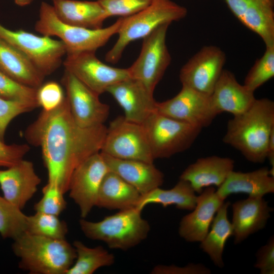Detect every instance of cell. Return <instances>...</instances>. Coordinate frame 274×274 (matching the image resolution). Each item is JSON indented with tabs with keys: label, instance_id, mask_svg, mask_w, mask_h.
Here are the masks:
<instances>
[{
	"label": "cell",
	"instance_id": "cell-1",
	"mask_svg": "<svg viewBox=\"0 0 274 274\" xmlns=\"http://www.w3.org/2000/svg\"><path fill=\"white\" fill-rule=\"evenodd\" d=\"M107 129L104 124L89 128L79 126L73 118L65 96L55 109L43 110L27 127L24 137L30 145L41 149L47 183L65 194L75 169L100 151Z\"/></svg>",
	"mask_w": 274,
	"mask_h": 274
},
{
	"label": "cell",
	"instance_id": "cell-2",
	"mask_svg": "<svg viewBox=\"0 0 274 274\" xmlns=\"http://www.w3.org/2000/svg\"><path fill=\"white\" fill-rule=\"evenodd\" d=\"M273 131V101L256 99L248 110L228 120L223 142L239 151L248 161L262 163L267 159Z\"/></svg>",
	"mask_w": 274,
	"mask_h": 274
},
{
	"label": "cell",
	"instance_id": "cell-3",
	"mask_svg": "<svg viewBox=\"0 0 274 274\" xmlns=\"http://www.w3.org/2000/svg\"><path fill=\"white\" fill-rule=\"evenodd\" d=\"M13 241L12 249L19 259V267L30 274H65L76 258L74 247L65 239L25 232Z\"/></svg>",
	"mask_w": 274,
	"mask_h": 274
},
{
	"label": "cell",
	"instance_id": "cell-4",
	"mask_svg": "<svg viewBox=\"0 0 274 274\" xmlns=\"http://www.w3.org/2000/svg\"><path fill=\"white\" fill-rule=\"evenodd\" d=\"M135 207L120 210L92 222L81 218L80 229L87 238L104 242L110 249L127 251L146 239L150 225Z\"/></svg>",
	"mask_w": 274,
	"mask_h": 274
},
{
	"label": "cell",
	"instance_id": "cell-5",
	"mask_svg": "<svg viewBox=\"0 0 274 274\" xmlns=\"http://www.w3.org/2000/svg\"><path fill=\"white\" fill-rule=\"evenodd\" d=\"M187 9L172 0H152L151 4L139 12L122 17L117 34L118 38L105 55L110 63H117L131 42L144 39L164 24H171L185 18Z\"/></svg>",
	"mask_w": 274,
	"mask_h": 274
},
{
	"label": "cell",
	"instance_id": "cell-6",
	"mask_svg": "<svg viewBox=\"0 0 274 274\" xmlns=\"http://www.w3.org/2000/svg\"><path fill=\"white\" fill-rule=\"evenodd\" d=\"M122 21L119 18L106 27L92 29L67 24L57 16L52 5L42 2L35 28L43 36L56 37L64 44L66 54L94 52L105 45L117 34Z\"/></svg>",
	"mask_w": 274,
	"mask_h": 274
},
{
	"label": "cell",
	"instance_id": "cell-7",
	"mask_svg": "<svg viewBox=\"0 0 274 274\" xmlns=\"http://www.w3.org/2000/svg\"><path fill=\"white\" fill-rule=\"evenodd\" d=\"M142 125L154 160L168 158L187 150L202 129L156 111Z\"/></svg>",
	"mask_w": 274,
	"mask_h": 274
},
{
	"label": "cell",
	"instance_id": "cell-8",
	"mask_svg": "<svg viewBox=\"0 0 274 274\" xmlns=\"http://www.w3.org/2000/svg\"><path fill=\"white\" fill-rule=\"evenodd\" d=\"M0 38L24 55L45 77L60 66L66 53L60 40L22 29H9L1 23Z\"/></svg>",
	"mask_w": 274,
	"mask_h": 274
},
{
	"label": "cell",
	"instance_id": "cell-9",
	"mask_svg": "<svg viewBox=\"0 0 274 274\" xmlns=\"http://www.w3.org/2000/svg\"><path fill=\"white\" fill-rule=\"evenodd\" d=\"M170 24L159 26L143 39L139 56L127 68L130 77L140 82L153 94L172 60L166 43Z\"/></svg>",
	"mask_w": 274,
	"mask_h": 274
},
{
	"label": "cell",
	"instance_id": "cell-10",
	"mask_svg": "<svg viewBox=\"0 0 274 274\" xmlns=\"http://www.w3.org/2000/svg\"><path fill=\"white\" fill-rule=\"evenodd\" d=\"M100 152L118 159L154 161L143 125L129 121L123 116L111 122Z\"/></svg>",
	"mask_w": 274,
	"mask_h": 274
},
{
	"label": "cell",
	"instance_id": "cell-11",
	"mask_svg": "<svg viewBox=\"0 0 274 274\" xmlns=\"http://www.w3.org/2000/svg\"><path fill=\"white\" fill-rule=\"evenodd\" d=\"M65 70L100 95L119 82L130 78L128 68L115 67L100 61L94 52L66 55Z\"/></svg>",
	"mask_w": 274,
	"mask_h": 274
},
{
	"label": "cell",
	"instance_id": "cell-12",
	"mask_svg": "<svg viewBox=\"0 0 274 274\" xmlns=\"http://www.w3.org/2000/svg\"><path fill=\"white\" fill-rule=\"evenodd\" d=\"M226 61V54L219 47H202L181 67L182 86L211 95Z\"/></svg>",
	"mask_w": 274,
	"mask_h": 274
},
{
	"label": "cell",
	"instance_id": "cell-13",
	"mask_svg": "<svg viewBox=\"0 0 274 274\" xmlns=\"http://www.w3.org/2000/svg\"><path fill=\"white\" fill-rule=\"evenodd\" d=\"M61 82L75 122L84 128L104 125L109 116L110 107L100 100L99 95L66 70Z\"/></svg>",
	"mask_w": 274,
	"mask_h": 274
},
{
	"label": "cell",
	"instance_id": "cell-14",
	"mask_svg": "<svg viewBox=\"0 0 274 274\" xmlns=\"http://www.w3.org/2000/svg\"><path fill=\"white\" fill-rule=\"evenodd\" d=\"M156 112L200 128L209 126L218 115L211 95L185 86L173 98L157 102Z\"/></svg>",
	"mask_w": 274,
	"mask_h": 274
},
{
	"label": "cell",
	"instance_id": "cell-15",
	"mask_svg": "<svg viewBox=\"0 0 274 274\" xmlns=\"http://www.w3.org/2000/svg\"><path fill=\"white\" fill-rule=\"evenodd\" d=\"M109 171L99 152L85 159L73 172L68 192L78 206L82 218H85L96 206L100 185Z\"/></svg>",
	"mask_w": 274,
	"mask_h": 274
},
{
	"label": "cell",
	"instance_id": "cell-16",
	"mask_svg": "<svg viewBox=\"0 0 274 274\" xmlns=\"http://www.w3.org/2000/svg\"><path fill=\"white\" fill-rule=\"evenodd\" d=\"M110 93L124 111L127 120L142 124L154 112L157 101L150 92L138 81L131 78L110 86Z\"/></svg>",
	"mask_w": 274,
	"mask_h": 274
},
{
	"label": "cell",
	"instance_id": "cell-17",
	"mask_svg": "<svg viewBox=\"0 0 274 274\" xmlns=\"http://www.w3.org/2000/svg\"><path fill=\"white\" fill-rule=\"evenodd\" d=\"M41 180L30 161L22 159L5 169H0L3 196L22 210L36 193Z\"/></svg>",
	"mask_w": 274,
	"mask_h": 274
},
{
	"label": "cell",
	"instance_id": "cell-18",
	"mask_svg": "<svg viewBox=\"0 0 274 274\" xmlns=\"http://www.w3.org/2000/svg\"><path fill=\"white\" fill-rule=\"evenodd\" d=\"M224 201L213 186L204 188L197 196L194 209L181 219L178 229L179 235L188 242H201L208 233L214 216Z\"/></svg>",
	"mask_w": 274,
	"mask_h": 274
},
{
	"label": "cell",
	"instance_id": "cell-19",
	"mask_svg": "<svg viewBox=\"0 0 274 274\" xmlns=\"http://www.w3.org/2000/svg\"><path fill=\"white\" fill-rule=\"evenodd\" d=\"M254 92L239 84L233 73L223 70L211 95L217 115L227 112L233 116L248 110L256 99Z\"/></svg>",
	"mask_w": 274,
	"mask_h": 274
},
{
	"label": "cell",
	"instance_id": "cell-20",
	"mask_svg": "<svg viewBox=\"0 0 274 274\" xmlns=\"http://www.w3.org/2000/svg\"><path fill=\"white\" fill-rule=\"evenodd\" d=\"M234 243H241L264 228L273 209L262 196H250L232 204Z\"/></svg>",
	"mask_w": 274,
	"mask_h": 274
},
{
	"label": "cell",
	"instance_id": "cell-21",
	"mask_svg": "<svg viewBox=\"0 0 274 274\" xmlns=\"http://www.w3.org/2000/svg\"><path fill=\"white\" fill-rule=\"evenodd\" d=\"M101 153L109 170L119 175L141 195L160 187L163 183L164 175L153 163L118 159Z\"/></svg>",
	"mask_w": 274,
	"mask_h": 274
},
{
	"label": "cell",
	"instance_id": "cell-22",
	"mask_svg": "<svg viewBox=\"0 0 274 274\" xmlns=\"http://www.w3.org/2000/svg\"><path fill=\"white\" fill-rule=\"evenodd\" d=\"M234 161L216 155L201 157L188 165L179 179L188 182L194 191L200 194L204 188L220 186L233 170Z\"/></svg>",
	"mask_w": 274,
	"mask_h": 274
},
{
	"label": "cell",
	"instance_id": "cell-23",
	"mask_svg": "<svg viewBox=\"0 0 274 274\" xmlns=\"http://www.w3.org/2000/svg\"><path fill=\"white\" fill-rule=\"evenodd\" d=\"M274 192V177L269 169L263 167L247 172L232 171L216 193L223 200L234 193H246L250 196H262Z\"/></svg>",
	"mask_w": 274,
	"mask_h": 274
},
{
	"label": "cell",
	"instance_id": "cell-24",
	"mask_svg": "<svg viewBox=\"0 0 274 274\" xmlns=\"http://www.w3.org/2000/svg\"><path fill=\"white\" fill-rule=\"evenodd\" d=\"M52 3L58 18L69 25L97 29L102 27L108 18L97 0H52Z\"/></svg>",
	"mask_w": 274,
	"mask_h": 274
},
{
	"label": "cell",
	"instance_id": "cell-25",
	"mask_svg": "<svg viewBox=\"0 0 274 274\" xmlns=\"http://www.w3.org/2000/svg\"><path fill=\"white\" fill-rule=\"evenodd\" d=\"M140 193L119 175L109 170L100 185L96 206L123 210L135 207Z\"/></svg>",
	"mask_w": 274,
	"mask_h": 274
},
{
	"label": "cell",
	"instance_id": "cell-26",
	"mask_svg": "<svg viewBox=\"0 0 274 274\" xmlns=\"http://www.w3.org/2000/svg\"><path fill=\"white\" fill-rule=\"evenodd\" d=\"M0 71L14 80L38 88L45 77L16 48L0 38Z\"/></svg>",
	"mask_w": 274,
	"mask_h": 274
},
{
	"label": "cell",
	"instance_id": "cell-27",
	"mask_svg": "<svg viewBox=\"0 0 274 274\" xmlns=\"http://www.w3.org/2000/svg\"><path fill=\"white\" fill-rule=\"evenodd\" d=\"M230 204L229 201H224L221 204L214 217L210 231L200 242V248L219 268H223L224 266L222 256L225 245L227 239L233 236V226L227 215Z\"/></svg>",
	"mask_w": 274,
	"mask_h": 274
},
{
	"label": "cell",
	"instance_id": "cell-28",
	"mask_svg": "<svg viewBox=\"0 0 274 274\" xmlns=\"http://www.w3.org/2000/svg\"><path fill=\"white\" fill-rule=\"evenodd\" d=\"M197 196L190 184L180 180L170 189L156 188L148 193L141 195L135 208L141 211L149 204H159L164 208L175 205L180 210L192 211L195 206Z\"/></svg>",
	"mask_w": 274,
	"mask_h": 274
},
{
	"label": "cell",
	"instance_id": "cell-29",
	"mask_svg": "<svg viewBox=\"0 0 274 274\" xmlns=\"http://www.w3.org/2000/svg\"><path fill=\"white\" fill-rule=\"evenodd\" d=\"M76 252L74 264L65 274H92L98 269L112 265L115 258L101 246L91 248L80 241L73 244Z\"/></svg>",
	"mask_w": 274,
	"mask_h": 274
},
{
	"label": "cell",
	"instance_id": "cell-30",
	"mask_svg": "<svg viewBox=\"0 0 274 274\" xmlns=\"http://www.w3.org/2000/svg\"><path fill=\"white\" fill-rule=\"evenodd\" d=\"M68 231L67 223L57 216L40 212L27 216L26 232L30 234L63 239Z\"/></svg>",
	"mask_w": 274,
	"mask_h": 274
},
{
	"label": "cell",
	"instance_id": "cell-31",
	"mask_svg": "<svg viewBox=\"0 0 274 274\" xmlns=\"http://www.w3.org/2000/svg\"><path fill=\"white\" fill-rule=\"evenodd\" d=\"M27 216L0 195V235L14 240L26 231Z\"/></svg>",
	"mask_w": 274,
	"mask_h": 274
},
{
	"label": "cell",
	"instance_id": "cell-32",
	"mask_svg": "<svg viewBox=\"0 0 274 274\" xmlns=\"http://www.w3.org/2000/svg\"><path fill=\"white\" fill-rule=\"evenodd\" d=\"M274 76V45L266 46L263 55L257 59L246 75L244 85L255 91Z\"/></svg>",
	"mask_w": 274,
	"mask_h": 274
},
{
	"label": "cell",
	"instance_id": "cell-33",
	"mask_svg": "<svg viewBox=\"0 0 274 274\" xmlns=\"http://www.w3.org/2000/svg\"><path fill=\"white\" fill-rule=\"evenodd\" d=\"M37 91V88L20 83L0 71V97L8 100L38 104Z\"/></svg>",
	"mask_w": 274,
	"mask_h": 274
},
{
	"label": "cell",
	"instance_id": "cell-34",
	"mask_svg": "<svg viewBox=\"0 0 274 274\" xmlns=\"http://www.w3.org/2000/svg\"><path fill=\"white\" fill-rule=\"evenodd\" d=\"M43 196L34 205L36 212L59 216L66 209L64 193L57 187L47 183L42 189Z\"/></svg>",
	"mask_w": 274,
	"mask_h": 274
},
{
	"label": "cell",
	"instance_id": "cell-35",
	"mask_svg": "<svg viewBox=\"0 0 274 274\" xmlns=\"http://www.w3.org/2000/svg\"><path fill=\"white\" fill-rule=\"evenodd\" d=\"M108 18L112 16L127 17L148 7L152 0H97Z\"/></svg>",
	"mask_w": 274,
	"mask_h": 274
},
{
	"label": "cell",
	"instance_id": "cell-36",
	"mask_svg": "<svg viewBox=\"0 0 274 274\" xmlns=\"http://www.w3.org/2000/svg\"><path fill=\"white\" fill-rule=\"evenodd\" d=\"M38 107L36 103L11 101L0 97V140L4 141L7 128L13 119Z\"/></svg>",
	"mask_w": 274,
	"mask_h": 274
},
{
	"label": "cell",
	"instance_id": "cell-37",
	"mask_svg": "<svg viewBox=\"0 0 274 274\" xmlns=\"http://www.w3.org/2000/svg\"><path fill=\"white\" fill-rule=\"evenodd\" d=\"M65 98L62 87L56 82L43 83L37 88V102L43 110L50 111L55 109L63 102Z\"/></svg>",
	"mask_w": 274,
	"mask_h": 274
},
{
	"label": "cell",
	"instance_id": "cell-38",
	"mask_svg": "<svg viewBox=\"0 0 274 274\" xmlns=\"http://www.w3.org/2000/svg\"><path fill=\"white\" fill-rule=\"evenodd\" d=\"M29 150L27 144L9 145L0 140V169L10 167L23 159Z\"/></svg>",
	"mask_w": 274,
	"mask_h": 274
},
{
	"label": "cell",
	"instance_id": "cell-39",
	"mask_svg": "<svg viewBox=\"0 0 274 274\" xmlns=\"http://www.w3.org/2000/svg\"><path fill=\"white\" fill-rule=\"evenodd\" d=\"M254 267L261 274L274 273V237L271 236L267 243L260 247L256 254Z\"/></svg>",
	"mask_w": 274,
	"mask_h": 274
},
{
	"label": "cell",
	"instance_id": "cell-40",
	"mask_svg": "<svg viewBox=\"0 0 274 274\" xmlns=\"http://www.w3.org/2000/svg\"><path fill=\"white\" fill-rule=\"evenodd\" d=\"M209 268L201 263H190L180 267L175 265H157L151 271L152 274H209Z\"/></svg>",
	"mask_w": 274,
	"mask_h": 274
},
{
	"label": "cell",
	"instance_id": "cell-41",
	"mask_svg": "<svg viewBox=\"0 0 274 274\" xmlns=\"http://www.w3.org/2000/svg\"><path fill=\"white\" fill-rule=\"evenodd\" d=\"M233 14L239 20L243 18L247 5L250 0H223Z\"/></svg>",
	"mask_w": 274,
	"mask_h": 274
},
{
	"label": "cell",
	"instance_id": "cell-42",
	"mask_svg": "<svg viewBox=\"0 0 274 274\" xmlns=\"http://www.w3.org/2000/svg\"><path fill=\"white\" fill-rule=\"evenodd\" d=\"M267 159L271 168H274V131L271 134L267 148Z\"/></svg>",
	"mask_w": 274,
	"mask_h": 274
},
{
	"label": "cell",
	"instance_id": "cell-43",
	"mask_svg": "<svg viewBox=\"0 0 274 274\" xmlns=\"http://www.w3.org/2000/svg\"><path fill=\"white\" fill-rule=\"evenodd\" d=\"M33 0H14L15 3L20 7H24L30 4Z\"/></svg>",
	"mask_w": 274,
	"mask_h": 274
}]
</instances>
